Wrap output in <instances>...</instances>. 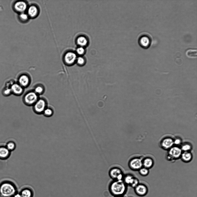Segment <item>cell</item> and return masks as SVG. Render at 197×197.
<instances>
[{
    "label": "cell",
    "instance_id": "21",
    "mask_svg": "<svg viewBox=\"0 0 197 197\" xmlns=\"http://www.w3.org/2000/svg\"><path fill=\"white\" fill-rule=\"evenodd\" d=\"M9 153V150L7 148L4 147L0 148V157L5 158L7 157Z\"/></svg>",
    "mask_w": 197,
    "mask_h": 197
},
{
    "label": "cell",
    "instance_id": "22",
    "mask_svg": "<svg viewBox=\"0 0 197 197\" xmlns=\"http://www.w3.org/2000/svg\"><path fill=\"white\" fill-rule=\"evenodd\" d=\"M53 113V110L51 108L47 107L44 110L42 114L46 117H49L52 116Z\"/></svg>",
    "mask_w": 197,
    "mask_h": 197
},
{
    "label": "cell",
    "instance_id": "15",
    "mask_svg": "<svg viewBox=\"0 0 197 197\" xmlns=\"http://www.w3.org/2000/svg\"><path fill=\"white\" fill-rule=\"evenodd\" d=\"M22 197H33V193L30 188L26 187L23 189L20 193Z\"/></svg>",
    "mask_w": 197,
    "mask_h": 197
},
{
    "label": "cell",
    "instance_id": "23",
    "mask_svg": "<svg viewBox=\"0 0 197 197\" xmlns=\"http://www.w3.org/2000/svg\"><path fill=\"white\" fill-rule=\"evenodd\" d=\"M142 164L145 167L149 168L151 167L153 164V160L151 158H147L144 160Z\"/></svg>",
    "mask_w": 197,
    "mask_h": 197
},
{
    "label": "cell",
    "instance_id": "26",
    "mask_svg": "<svg viewBox=\"0 0 197 197\" xmlns=\"http://www.w3.org/2000/svg\"><path fill=\"white\" fill-rule=\"evenodd\" d=\"M76 60L77 63L79 65H82L85 63V60L82 57H78Z\"/></svg>",
    "mask_w": 197,
    "mask_h": 197
},
{
    "label": "cell",
    "instance_id": "28",
    "mask_svg": "<svg viewBox=\"0 0 197 197\" xmlns=\"http://www.w3.org/2000/svg\"><path fill=\"white\" fill-rule=\"evenodd\" d=\"M140 173L142 175L145 176L147 175L149 172L148 170L145 168H141L140 169Z\"/></svg>",
    "mask_w": 197,
    "mask_h": 197
},
{
    "label": "cell",
    "instance_id": "25",
    "mask_svg": "<svg viewBox=\"0 0 197 197\" xmlns=\"http://www.w3.org/2000/svg\"><path fill=\"white\" fill-rule=\"evenodd\" d=\"M2 92L3 94L5 96H8L12 93L10 87L4 88Z\"/></svg>",
    "mask_w": 197,
    "mask_h": 197
},
{
    "label": "cell",
    "instance_id": "20",
    "mask_svg": "<svg viewBox=\"0 0 197 197\" xmlns=\"http://www.w3.org/2000/svg\"><path fill=\"white\" fill-rule=\"evenodd\" d=\"M78 44L81 47L85 46L87 43V40L85 37L80 36L78 37L77 40Z\"/></svg>",
    "mask_w": 197,
    "mask_h": 197
},
{
    "label": "cell",
    "instance_id": "9",
    "mask_svg": "<svg viewBox=\"0 0 197 197\" xmlns=\"http://www.w3.org/2000/svg\"><path fill=\"white\" fill-rule=\"evenodd\" d=\"M134 188L135 192L136 194L140 196L146 195L148 192V188L145 185L139 183Z\"/></svg>",
    "mask_w": 197,
    "mask_h": 197
},
{
    "label": "cell",
    "instance_id": "13",
    "mask_svg": "<svg viewBox=\"0 0 197 197\" xmlns=\"http://www.w3.org/2000/svg\"><path fill=\"white\" fill-rule=\"evenodd\" d=\"M181 149L177 147L171 148L169 152L170 155L172 157L175 158L179 157L181 154Z\"/></svg>",
    "mask_w": 197,
    "mask_h": 197
},
{
    "label": "cell",
    "instance_id": "2",
    "mask_svg": "<svg viewBox=\"0 0 197 197\" xmlns=\"http://www.w3.org/2000/svg\"><path fill=\"white\" fill-rule=\"evenodd\" d=\"M15 186L11 183L5 182L0 185V196L1 197H11L16 193Z\"/></svg>",
    "mask_w": 197,
    "mask_h": 197
},
{
    "label": "cell",
    "instance_id": "8",
    "mask_svg": "<svg viewBox=\"0 0 197 197\" xmlns=\"http://www.w3.org/2000/svg\"><path fill=\"white\" fill-rule=\"evenodd\" d=\"M30 77L27 74H22L18 78V83L23 88L28 87L30 84Z\"/></svg>",
    "mask_w": 197,
    "mask_h": 197
},
{
    "label": "cell",
    "instance_id": "29",
    "mask_svg": "<svg viewBox=\"0 0 197 197\" xmlns=\"http://www.w3.org/2000/svg\"><path fill=\"white\" fill-rule=\"evenodd\" d=\"M15 147V145L14 142H10L7 145V148L8 150H13Z\"/></svg>",
    "mask_w": 197,
    "mask_h": 197
},
{
    "label": "cell",
    "instance_id": "4",
    "mask_svg": "<svg viewBox=\"0 0 197 197\" xmlns=\"http://www.w3.org/2000/svg\"><path fill=\"white\" fill-rule=\"evenodd\" d=\"M39 98V95L33 90L26 92L23 97L24 103L28 106H33Z\"/></svg>",
    "mask_w": 197,
    "mask_h": 197
},
{
    "label": "cell",
    "instance_id": "14",
    "mask_svg": "<svg viewBox=\"0 0 197 197\" xmlns=\"http://www.w3.org/2000/svg\"><path fill=\"white\" fill-rule=\"evenodd\" d=\"M174 144V141L172 139L170 138H166L162 140L161 145L163 148L167 149L170 148Z\"/></svg>",
    "mask_w": 197,
    "mask_h": 197
},
{
    "label": "cell",
    "instance_id": "18",
    "mask_svg": "<svg viewBox=\"0 0 197 197\" xmlns=\"http://www.w3.org/2000/svg\"><path fill=\"white\" fill-rule=\"evenodd\" d=\"M38 95L43 94L44 92V87L42 85L38 84L36 85L33 90Z\"/></svg>",
    "mask_w": 197,
    "mask_h": 197
},
{
    "label": "cell",
    "instance_id": "32",
    "mask_svg": "<svg viewBox=\"0 0 197 197\" xmlns=\"http://www.w3.org/2000/svg\"><path fill=\"white\" fill-rule=\"evenodd\" d=\"M181 142V140L180 139H176L174 141V143L175 144L177 145H178L180 144Z\"/></svg>",
    "mask_w": 197,
    "mask_h": 197
},
{
    "label": "cell",
    "instance_id": "3",
    "mask_svg": "<svg viewBox=\"0 0 197 197\" xmlns=\"http://www.w3.org/2000/svg\"><path fill=\"white\" fill-rule=\"evenodd\" d=\"M138 37L139 44L142 48L147 49L151 46L153 39L152 35L149 33L143 32L140 33Z\"/></svg>",
    "mask_w": 197,
    "mask_h": 197
},
{
    "label": "cell",
    "instance_id": "5",
    "mask_svg": "<svg viewBox=\"0 0 197 197\" xmlns=\"http://www.w3.org/2000/svg\"><path fill=\"white\" fill-rule=\"evenodd\" d=\"M108 174L113 180H123L125 175L120 168L116 166L111 168L109 171Z\"/></svg>",
    "mask_w": 197,
    "mask_h": 197
},
{
    "label": "cell",
    "instance_id": "31",
    "mask_svg": "<svg viewBox=\"0 0 197 197\" xmlns=\"http://www.w3.org/2000/svg\"><path fill=\"white\" fill-rule=\"evenodd\" d=\"M77 53L79 55H82L85 52V49L82 47L78 48L76 50Z\"/></svg>",
    "mask_w": 197,
    "mask_h": 197
},
{
    "label": "cell",
    "instance_id": "19",
    "mask_svg": "<svg viewBox=\"0 0 197 197\" xmlns=\"http://www.w3.org/2000/svg\"><path fill=\"white\" fill-rule=\"evenodd\" d=\"M186 56L190 58H194L197 57V51L196 49H189L186 52Z\"/></svg>",
    "mask_w": 197,
    "mask_h": 197
},
{
    "label": "cell",
    "instance_id": "27",
    "mask_svg": "<svg viewBox=\"0 0 197 197\" xmlns=\"http://www.w3.org/2000/svg\"><path fill=\"white\" fill-rule=\"evenodd\" d=\"M28 15L24 13H21L19 15L20 19L23 21H25L28 19Z\"/></svg>",
    "mask_w": 197,
    "mask_h": 197
},
{
    "label": "cell",
    "instance_id": "10",
    "mask_svg": "<svg viewBox=\"0 0 197 197\" xmlns=\"http://www.w3.org/2000/svg\"><path fill=\"white\" fill-rule=\"evenodd\" d=\"M76 60V56L75 53L72 52L67 53L65 55L64 60L65 63L68 65L73 64Z\"/></svg>",
    "mask_w": 197,
    "mask_h": 197
},
{
    "label": "cell",
    "instance_id": "7",
    "mask_svg": "<svg viewBox=\"0 0 197 197\" xmlns=\"http://www.w3.org/2000/svg\"><path fill=\"white\" fill-rule=\"evenodd\" d=\"M142 163L140 158L134 157L130 160L128 165L130 168L133 170H137L140 169L142 166Z\"/></svg>",
    "mask_w": 197,
    "mask_h": 197
},
{
    "label": "cell",
    "instance_id": "24",
    "mask_svg": "<svg viewBox=\"0 0 197 197\" xmlns=\"http://www.w3.org/2000/svg\"><path fill=\"white\" fill-rule=\"evenodd\" d=\"M181 157L184 161L187 162L191 160L192 155L191 153L186 151L182 154Z\"/></svg>",
    "mask_w": 197,
    "mask_h": 197
},
{
    "label": "cell",
    "instance_id": "33",
    "mask_svg": "<svg viewBox=\"0 0 197 197\" xmlns=\"http://www.w3.org/2000/svg\"><path fill=\"white\" fill-rule=\"evenodd\" d=\"M13 197H22L20 193H16L13 196Z\"/></svg>",
    "mask_w": 197,
    "mask_h": 197
},
{
    "label": "cell",
    "instance_id": "11",
    "mask_svg": "<svg viewBox=\"0 0 197 197\" xmlns=\"http://www.w3.org/2000/svg\"><path fill=\"white\" fill-rule=\"evenodd\" d=\"M10 88L12 93L16 95H21L24 91V88L18 83H14L12 84Z\"/></svg>",
    "mask_w": 197,
    "mask_h": 197
},
{
    "label": "cell",
    "instance_id": "34",
    "mask_svg": "<svg viewBox=\"0 0 197 197\" xmlns=\"http://www.w3.org/2000/svg\"><path fill=\"white\" fill-rule=\"evenodd\" d=\"M114 197H124L123 196H114Z\"/></svg>",
    "mask_w": 197,
    "mask_h": 197
},
{
    "label": "cell",
    "instance_id": "6",
    "mask_svg": "<svg viewBox=\"0 0 197 197\" xmlns=\"http://www.w3.org/2000/svg\"><path fill=\"white\" fill-rule=\"evenodd\" d=\"M47 102L43 98H39L33 106V110L36 113L40 115L43 113L47 106Z\"/></svg>",
    "mask_w": 197,
    "mask_h": 197
},
{
    "label": "cell",
    "instance_id": "16",
    "mask_svg": "<svg viewBox=\"0 0 197 197\" xmlns=\"http://www.w3.org/2000/svg\"><path fill=\"white\" fill-rule=\"evenodd\" d=\"M135 178L130 174L124 175L123 181L127 186L128 185L130 186L133 183Z\"/></svg>",
    "mask_w": 197,
    "mask_h": 197
},
{
    "label": "cell",
    "instance_id": "30",
    "mask_svg": "<svg viewBox=\"0 0 197 197\" xmlns=\"http://www.w3.org/2000/svg\"><path fill=\"white\" fill-rule=\"evenodd\" d=\"M191 148V146L190 145L186 144L183 145L181 147L182 149L184 151H186L190 150Z\"/></svg>",
    "mask_w": 197,
    "mask_h": 197
},
{
    "label": "cell",
    "instance_id": "17",
    "mask_svg": "<svg viewBox=\"0 0 197 197\" xmlns=\"http://www.w3.org/2000/svg\"><path fill=\"white\" fill-rule=\"evenodd\" d=\"M28 15L31 17L35 16L38 13V10L37 7L34 5L30 6L28 10Z\"/></svg>",
    "mask_w": 197,
    "mask_h": 197
},
{
    "label": "cell",
    "instance_id": "1",
    "mask_svg": "<svg viewBox=\"0 0 197 197\" xmlns=\"http://www.w3.org/2000/svg\"><path fill=\"white\" fill-rule=\"evenodd\" d=\"M127 187L123 180H114L109 184V190L114 196H123L127 192Z\"/></svg>",
    "mask_w": 197,
    "mask_h": 197
},
{
    "label": "cell",
    "instance_id": "12",
    "mask_svg": "<svg viewBox=\"0 0 197 197\" xmlns=\"http://www.w3.org/2000/svg\"><path fill=\"white\" fill-rule=\"evenodd\" d=\"M14 7L15 10L17 12L22 13L26 10L27 5L24 2L19 1L14 4Z\"/></svg>",
    "mask_w": 197,
    "mask_h": 197
}]
</instances>
